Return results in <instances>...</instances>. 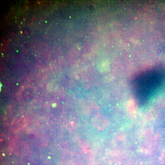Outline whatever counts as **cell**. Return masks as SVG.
<instances>
[{
	"label": "cell",
	"instance_id": "6da1fadb",
	"mask_svg": "<svg viewBox=\"0 0 165 165\" xmlns=\"http://www.w3.org/2000/svg\"><path fill=\"white\" fill-rule=\"evenodd\" d=\"M92 123L93 126L99 130L104 129L107 124L105 118L100 114L96 115L93 118Z\"/></svg>",
	"mask_w": 165,
	"mask_h": 165
}]
</instances>
